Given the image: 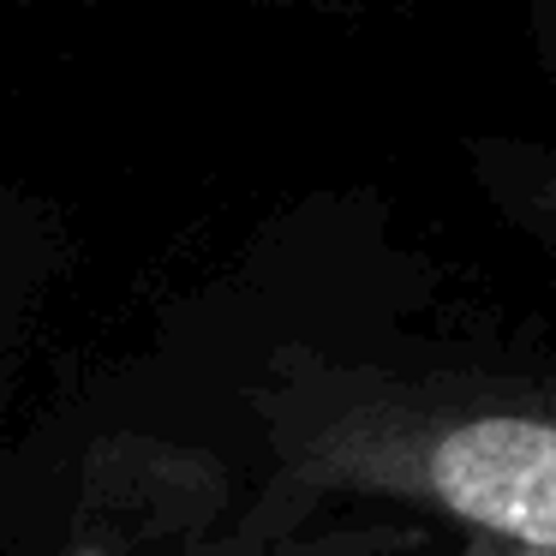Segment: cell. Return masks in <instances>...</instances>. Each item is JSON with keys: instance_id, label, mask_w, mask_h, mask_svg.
<instances>
[{"instance_id": "cell-1", "label": "cell", "mask_w": 556, "mask_h": 556, "mask_svg": "<svg viewBox=\"0 0 556 556\" xmlns=\"http://www.w3.org/2000/svg\"><path fill=\"white\" fill-rule=\"evenodd\" d=\"M264 479L228 544H276L336 503L448 520L467 556H556V377L395 371L276 353L252 389Z\"/></svg>"}, {"instance_id": "cell-2", "label": "cell", "mask_w": 556, "mask_h": 556, "mask_svg": "<svg viewBox=\"0 0 556 556\" xmlns=\"http://www.w3.org/2000/svg\"><path fill=\"white\" fill-rule=\"evenodd\" d=\"M472 174L479 186L503 204L508 222L544 240L556 252V150L532 144H479L472 150Z\"/></svg>"}, {"instance_id": "cell-3", "label": "cell", "mask_w": 556, "mask_h": 556, "mask_svg": "<svg viewBox=\"0 0 556 556\" xmlns=\"http://www.w3.org/2000/svg\"><path fill=\"white\" fill-rule=\"evenodd\" d=\"M30 240L18 228V210L0 204V353L18 348V324L30 312V293H37V264H30Z\"/></svg>"}, {"instance_id": "cell-4", "label": "cell", "mask_w": 556, "mask_h": 556, "mask_svg": "<svg viewBox=\"0 0 556 556\" xmlns=\"http://www.w3.org/2000/svg\"><path fill=\"white\" fill-rule=\"evenodd\" d=\"M78 556H162V551H132V544H85ZM228 556H245V551H228Z\"/></svg>"}, {"instance_id": "cell-5", "label": "cell", "mask_w": 556, "mask_h": 556, "mask_svg": "<svg viewBox=\"0 0 556 556\" xmlns=\"http://www.w3.org/2000/svg\"><path fill=\"white\" fill-rule=\"evenodd\" d=\"M544 37H551V54H556V0H544Z\"/></svg>"}, {"instance_id": "cell-6", "label": "cell", "mask_w": 556, "mask_h": 556, "mask_svg": "<svg viewBox=\"0 0 556 556\" xmlns=\"http://www.w3.org/2000/svg\"><path fill=\"white\" fill-rule=\"evenodd\" d=\"M0 7H37V0H0Z\"/></svg>"}]
</instances>
